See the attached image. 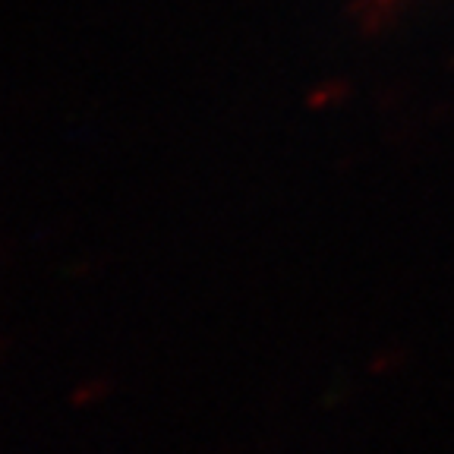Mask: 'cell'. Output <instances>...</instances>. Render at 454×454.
I'll return each instance as SVG.
<instances>
[{"instance_id": "2", "label": "cell", "mask_w": 454, "mask_h": 454, "mask_svg": "<svg viewBox=\"0 0 454 454\" xmlns=\"http://www.w3.org/2000/svg\"><path fill=\"white\" fill-rule=\"evenodd\" d=\"M4 354H7V340L0 338V360H4Z\"/></svg>"}, {"instance_id": "1", "label": "cell", "mask_w": 454, "mask_h": 454, "mask_svg": "<svg viewBox=\"0 0 454 454\" xmlns=\"http://www.w3.org/2000/svg\"><path fill=\"white\" fill-rule=\"evenodd\" d=\"M114 382L107 376H95V379H85L79 382L76 388L70 391V404L73 407H92V404H101L107 395H111Z\"/></svg>"}]
</instances>
